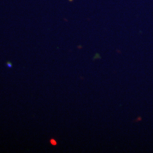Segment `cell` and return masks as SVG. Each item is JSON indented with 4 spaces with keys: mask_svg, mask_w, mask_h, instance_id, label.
<instances>
[{
    "mask_svg": "<svg viewBox=\"0 0 153 153\" xmlns=\"http://www.w3.org/2000/svg\"><path fill=\"white\" fill-rule=\"evenodd\" d=\"M51 144H52L53 145H57V143H56V141H55L54 139H52V140H51Z\"/></svg>",
    "mask_w": 153,
    "mask_h": 153,
    "instance_id": "cell-1",
    "label": "cell"
},
{
    "mask_svg": "<svg viewBox=\"0 0 153 153\" xmlns=\"http://www.w3.org/2000/svg\"><path fill=\"white\" fill-rule=\"evenodd\" d=\"M7 65H8V66L9 67H11V63H7Z\"/></svg>",
    "mask_w": 153,
    "mask_h": 153,
    "instance_id": "cell-2",
    "label": "cell"
}]
</instances>
